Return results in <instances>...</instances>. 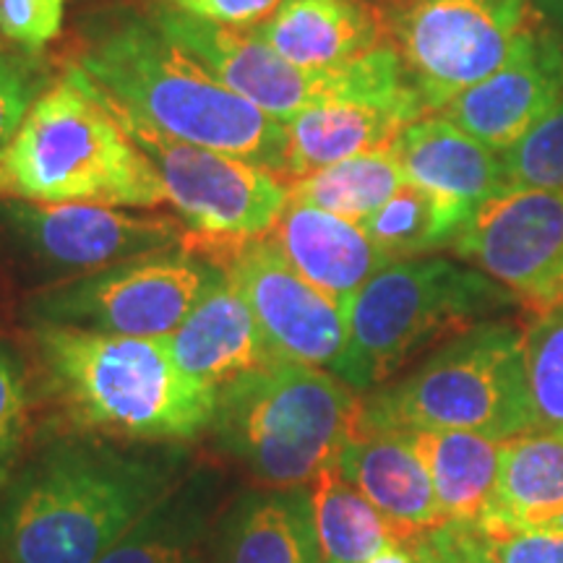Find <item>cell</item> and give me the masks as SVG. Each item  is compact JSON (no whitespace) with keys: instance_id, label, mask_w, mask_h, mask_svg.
I'll list each match as a JSON object with an SVG mask.
<instances>
[{"instance_id":"1","label":"cell","mask_w":563,"mask_h":563,"mask_svg":"<svg viewBox=\"0 0 563 563\" xmlns=\"http://www.w3.org/2000/svg\"><path fill=\"white\" fill-rule=\"evenodd\" d=\"M191 470L188 443L45 431L0 490V559L97 563Z\"/></svg>"},{"instance_id":"2","label":"cell","mask_w":563,"mask_h":563,"mask_svg":"<svg viewBox=\"0 0 563 563\" xmlns=\"http://www.w3.org/2000/svg\"><path fill=\"white\" fill-rule=\"evenodd\" d=\"M45 431L191 443L207 435L217 389L175 365L165 340L26 323Z\"/></svg>"},{"instance_id":"3","label":"cell","mask_w":563,"mask_h":563,"mask_svg":"<svg viewBox=\"0 0 563 563\" xmlns=\"http://www.w3.org/2000/svg\"><path fill=\"white\" fill-rule=\"evenodd\" d=\"M79 66L102 95L167 136L285 175V125L224 87L146 11L112 9L91 19Z\"/></svg>"},{"instance_id":"4","label":"cell","mask_w":563,"mask_h":563,"mask_svg":"<svg viewBox=\"0 0 563 563\" xmlns=\"http://www.w3.org/2000/svg\"><path fill=\"white\" fill-rule=\"evenodd\" d=\"M0 199L154 209L167 194L95 81L70 63L0 154Z\"/></svg>"},{"instance_id":"5","label":"cell","mask_w":563,"mask_h":563,"mask_svg":"<svg viewBox=\"0 0 563 563\" xmlns=\"http://www.w3.org/2000/svg\"><path fill=\"white\" fill-rule=\"evenodd\" d=\"M361 402L332 371L274 361L217 389L207 435L262 488H302L336 462Z\"/></svg>"},{"instance_id":"6","label":"cell","mask_w":563,"mask_h":563,"mask_svg":"<svg viewBox=\"0 0 563 563\" xmlns=\"http://www.w3.org/2000/svg\"><path fill=\"white\" fill-rule=\"evenodd\" d=\"M355 431H467L498 441L534 431L525 332L490 319L439 344L407 376L363 394Z\"/></svg>"},{"instance_id":"7","label":"cell","mask_w":563,"mask_h":563,"mask_svg":"<svg viewBox=\"0 0 563 563\" xmlns=\"http://www.w3.org/2000/svg\"><path fill=\"white\" fill-rule=\"evenodd\" d=\"M514 300L488 274L441 256L386 264L350 302L347 344L334 376L368 394L422 350L490 321Z\"/></svg>"},{"instance_id":"8","label":"cell","mask_w":563,"mask_h":563,"mask_svg":"<svg viewBox=\"0 0 563 563\" xmlns=\"http://www.w3.org/2000/svg\"><path fill=\"white\" fill-rule=\"evenodd\" d=\"M102 100L157 170L167 203H173L194 235L186 245L214 258V253L230 245L264 238L274 230L290 201L287 183L277 173L256 162L167 136L108 95H102Z\"/></svg>"},{"instance_id":"9","label":"cell","mask_w":563,"mask_h":563,"mask_svg":"<svg viewBox=\"0 0 563 563\" xmlns=\"http://www.w3.org/2000/svg\"><path fill=\"white\" fill-rule=\"evenodd\" d=\"M220 269L191 245H175L34 290L24 302V319L84 332L165 340L186 321Z\"/></svg>"},{"instance_id":"10","label":"cell","mask_w":563,"mask_h":563,"mask_svg":"<svg viewBox=\"0 0 563 563\" xmlns=\"http://www.w3.org/2000/svg\"><path fill=\"white\" fill-rule=\"evenodd\" d=\"M186 228L165 214L102 203L0 199V256L30 279L34 290L186 245Z\"/></svg>"},{"instance_id":"11","label":"cell","mask_w":563,"mask_h":563,"mask_svg":"<svg viewBox=\"0 0 563 563\" xmlns=\"http://www.w3.org/2000/svg\"><path fill=\"white\" fill-rule=\"evenodd\" d=\"M532 0H405L391 37L428 112L506 66L540 24Z\"/></svg>"},{"instance_id":"12","label":"cell","mask_w":563,"mask_h":563,"mask_svg":"<svg viewBox=\"0 0 563 563\" xmlns=\"http://www.w3.org/2000/svg\"><path fill=\"white\" fill-rule=\"evenodd\" d=\"M422 115H428L426 104L407 79L394 45L373 47L355 60L347 87L285 123L287 157L282 178H300L355 154L391 146Z\"/></svg>"},{"instance_id":"13","label":"cell","mask_w":563,"mask_h":563,"mask_svg":"<svg viewBox=\"0 0 563 563\" xmlns=\"http://www.w3.org/2000/svg\"><path fill=\"white\" fill-rule=\"evenodd\" d=\"M452 251L532 311L555 306L563 300V191L498 194L464 224Z\"/></svg>"},{"instance_id":"14","label":"cell","mask_w":563,"mask_h":563,"mask_svg":"<svg viewBox=\"0 0 563 563\" xmlns=\"http://www.w3.org/2000/svg\"><path fill=\"white\" fill-rule=\"evenodd\" d=\"M217 264L249 302L277 361L334 373L347 344V313L300 277L269 235L230 245Z\"/></svg>"},{"instance_id":"15","label":"cell","mask_w":563,"mask_h":563,"mask_svg":"<svg viewBox=\"0 0 563 563\" xmlns=\"http://www.w3.org/2000/svg\"><path fill=\"white\" fill-rule=\"evenodd\" d=\"M146 13L159 32L207 66L224 87L282 125L313 102L342 91L355 74L357 58L340 68L308 70L287 63L253 30L217 26L159 3H150Z\"/></svg>"},{"instance_id":"16","label":"cell","mask_w":563,"mask_h":563,"mask_svg":"<svg viewBox=\"0 0 563 563\" xmlns=\"http://www.w3.org/2000/svg\"><path fill=\"white\" fill-rule=\"evenodd\" d=\"M563 100V40L538 24L509 63L464 89L443 118L504 154Z\"/></svg>"},{"instance_id":"17","label":"cell","mask_w":563,"mask_h":563,"mask_svg":"<svg viewBox=\"0 0 563 563\" xmlns=\"http://www.w3.org/2000/svg\"><path fill=\"white\" fill-rule=\"evenodd\" d=\"M165 342L183 373L214 389L277 361L256 316L224 266Z\"/></svg>"},{"instance_id":"18","label":"cell","mask_w":563,"mask_h":563,"mask_svg":"<svg viewBox=\"0 0 563 563\" xmlns=\"http://www.w3.org/2000/svg\"><path fill=\"white\" fill-rule=\"evenodd\" d=\"M391 150L410 186L467 214L509 191L501 154L488 150L441 112H428L407 125Z\"/></svg>"},{"instance_id":"19","label":"cell","mask_w":563,"mask_h":563,"mask_svg":"<svg viewBox=\"0 0 563 563\" xmlns=\"http://www.w3.org/2000/svg\"><path fill=\"white\" fill-rule=\"evenodd\" d=\"M269 238L292 269L329 295L344 313L365 282L391 264L361 222L311 203L287 201Z\"/></svg>"},{"instance_id":"20","label":"cell","mask_w":563,"mask_h":563,"mask_svg":"<svg viewBox=\"0 0 563 563\" xmlns=\"http://www.w3.org/2000/svg\"><path fill=\"white\" fill-rule=\"evenodd\" d=\"M334 467L384 514L399 543L446 525L428 470L402 431H355Z\"/></svg>"},{"instance_id":"21","label":"cell","mask_w":563,"mask_h":563,"mask_svg":"<svg viewBox=\"0 0 563 563\" xmlns=\"http://www.w3.org/2000/svg\"><path fill=\"white\" fill-rule=\"evenodd\" d=\"M211 563H321L308 485L249 488L230 498Z\"/></svg>"},{"instance_id":"22","label":"cell","mask_w":563,"mask_h":563,"mask_svg":"<svg viewBox=\"0 0 563 563\" xmlns=\"http://www.w3.org/2000/svg\"><path fill=\"white\" fill-rule=\"evenodd\" d=\"M224 506L220 470L194 464L178 488L97 563H211Z\"/></svg>"},{"instance_id":"23","label":"cell","mask_w":563,"mask_h":563,"mask_svg":"<svg viewBox=\"0 0 563 563\" xmlns=\"http://www.w3.org/2000/svg\"><path fill=\"white\" fill-rule=\"evenodd\" d=\"M253 32L287 63L308 70L340 68L384 45L382 19L365 0H279Z\"/></svg>"},{"instance_id":"24","label":"cell","mask_w":563,"mask_h":563,"mask_svg":"<svg viewBox=\"0 0 563 563\" xmlns=\"http://www.w3.org/2000/svg\"><path fill=\"white\" fill-rule=\"evenodd\" d=\"M563 530V433L530 431L504 441L501 470L475 532Z\"/></svg>"},{"instance_id":"25","label":"cell","mask_w":563,"mask_h":563,"mask_svg":"<svg viewBox=\"0 0 563 563\" xmlns=\"http://www.w3.org/2000/svg\"><path fill=\"white\" fill-rule=\"evenodd\" d=\"M431 477L446 525L475 530L501 470L504 441L467 431H402Z\"/></svg>"},{"instance_id":"26","label":"cell","mask_w":563,"mask_h":563,"mask_svg":"<svg viewBox=\"0 0 563 563\" xmlns=\"http://www.w3.org/2000/svg\"><path fill=\"white\" fill-rule=\"evenodd\" d=\"M287 199L311 203L344 220L363 222L407 186L391 146L340 159L300 178L285 180Z\"/></svg>"},{"instance_id":"27","label":"cell","mask_w":563,"mask_h":563,"mask_svg":"<svg viewBox=\"0 0 563 563\" xmlns=\"http://www.w3.org/2000/svg\"><path fill=\"white\" fill-rule=\"evenodd\" d=\"M321 563H368L386 545L399 543L384 514L355 485L327 467L308 485Z\"/></svg>"},{"instance_id":"28","label":"cell","mask_w":563,"mask_h":563,"mask_svg":"<svg viewBox=\"0 0 563 563\" xmlns=\"http://www.w3.org/2000/svg\"><path fill=\"white\" fill-rule=\"evenodd\" d=\"M470 220L473 214L464 209L407 183L361 224L371 241L389 256V262H405V258H422L433 251L452 249Z\"/></svg>"},{"instance_id":"29","label":"cell","mask_w":563,"mask_h":563,"mask_svg":"<svg viewBox=\"0 0 563 563\" xmlns=\"http://www.w3.org/2000/svg\"><path fill=\"white\" fill-rule=\"evenodd\" d=\"M522 332L534 431L563 433V300L534 311Z\"/></svg>"},{"instance_id":"30","label":"cell","mask_w":563,"mask_h":563,"mask_svg":"<svg viewBox=\"0 0 563 563\" xmlns=\"http://www.w3.org/2000/svg\"><path fill=\"white\" fill-rule=\"evenodd\" d=\"M34 402L37 397L30 363L0 340V490L32 446Z\"/></svg>"},{"instance_id":"31","label":"cell","mask_w":563,"mask_h":563,"mask_svg":"<svg viewBox=\"0 0 563 563\" xmlns=\"http://www.w3.org/2000/svg\"><path fill=\"white\" fill-rule=\"evenodd\" d=\"M509 188L563 191V100L501 154Z\"/></svg>"},{"instance_id":"32","label":"cell","mask_w":563,"mask_h":563,"mask_svg":"<svg viewBox=\"0 0 563 563\" xmlns=\"http://www.w3.org/2000/svg\"><path fill=\"white\" fill-rule=\"evenodd\" d=\"M47 87L51 84L37 60L0 51V154L9 150L26 112Z\"/></svg>"},{"instance_id":"33","label":"cell","mask_w":563,"mask_h":563,"mask_svg":"<svg viewBox=\"0 0 563 563\" xmlns=\"http://www.w3.org/2000/svg\"><path fill=\"white\" fill-rule=\"evenodd\" d=\"M66 0H0V34L24 53H40L58 37Z\"/></svg>"},{"instance_id":"34","label":"cell","mask_w":563,"mask_h":563,"mask_svg":"<svg viewBox=\"0 0 563 563\" xmlns=\"http://www.w3.org/2000/svg\"><path fill=\"white\" fill-rule=\"evenodd\" d=\"M473 534L483 563H563V530Z\"/></svg>"},{"instance_id":"35","label":"cell","mask_w":563,"mask_h":563,"mask_svg":"<svg viewBox=\"0 0 563 563\" xmlns=\"http://www.w3.org/2000/svg\"><path fill=\"white\" fill-rule=\"evenodd\" d=\"M186 16L209 21L232 30H253L266 21L279 5V0H150Z\"/></svg>"},{"instance_id":"36","label":"cell","mask_w":563,"mask_h":563,"mask_svg":"<svg viewBox=\"0 0 563 563\" xmlns=\"http://www.w3.org/2000/svg\"><path fill=\"white\" fill-rule=\"evenodd\" d=\"M407 545L412 548L420 563H483L475 548V534L467 527L441 525L418 534Z\"/></svg>"},{"instance_id":"37","label":"cell","mask_w":563,"mask_h":563,"mask_svg":"<svg viewBox=\"0 0 563 563\" xmlns=\"http://www.w3.org/2000/svg\"><path fill=\"white\" fill-rule=\"evenodd\" d=\"M368 563H420L418 555L412 553L410 545L405 543H391L386 545L382 553H376Z\"/></svg>"},{"instance_id":"38","label":"cell","mask_w":563,"mask_h":563,"mask_svg":"<svg viewBox=\"0 0 563 563\" xmlns=\"http://www.w3.org/2000/svg\"><path fill=\"white\" fill-rule=\"evenodd\" d=\"M532 5L543 19H551L563 30V0H532Z\"/></svg>"},{"instance_id":"39","label":"cell","mask_w":563,"mask_h":563,"mask_svg":"<svg viewBox=\"0 0 563 563\" xmlns=\"http://www.w3.org/2000/svg\"><path fill=\"white\" fill-rule=\"evenodd\" d=\"M0 563H3V559H0Z\"/></svg>"}]
</instances>
